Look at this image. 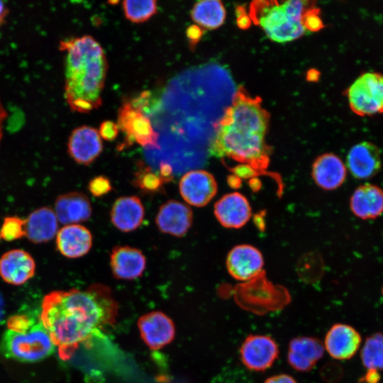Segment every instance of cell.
I'll list each match as a JSON object with an SVG mask.
<instances>
[{"label":"cell","mask_w":383,"mask_h":383,"mask_svg":"<svg viewBox=\"0 0 383 383\" xmlns=\"http://www.w3.org/2000/svg\"><path fill=\"white\" fill-rule=\"evenodd\" d=\"M4 315V301L0 293V321L3 318Z\"/></svg>","instance_id":"60d3db41"},{"label":"cell","mask_w":383,"mask_h":383,"mask_svg":"<svg viewBox=\"0 0 383 383\" xmlns=\"http://www.w3.org/2000/svg\"><path fill=\"white\" fill-rule=\"evenodd\" d=\"M346 164L355 178L371 179L378 174L382 167L379 148L370 141L357 143L349 150Z\"/></svg>","instance_id":"4fadbf2b"},{"label":"cell","mask_w":383,"mask_h":383,"mask_svg":"<svg viewBox=\"0 0 383 383\" xmlns=\"http://www.w3.org/2000/svg\"><path fill=\"white\" fill-rule=\"evenodd\" d=\"M88 189L92 195L99 197L108 194L112 189V186L108 177L97 176L89 182Z\"/></svg>","instance_id":"4dcf8cb0"},{"label":"cell","mask_w":383,"mask_h":383,"mask_svg":"<svg viewBox=\"0 0 383 383\" xmlns=\"http://www.w3.org/2000/svg\"><path fill=\"white\" fill-rule=\"evenodd\" d=\"M54 345L40 319L26 315L9 318L0 342L1 354L21 362H35L50 356Z\"/></svg>","instance_id":"277c9868"},{"label":"cell","mask_w":383,"mask_h":383,"mask_svg":"<svg viewBox=\"0 0 383 383\" xmlns=\"http://www.w3.org/2000/svg\"><path fill=\"white\" fill-rule=\"evenodd\" d=\"M361 342V335L355 328L347 324L336 323L328 331L324 347L333 358L344 360L356 354Z\"/></svg>","instance_id":"2e32d148"},{"label":"cell","mask_w":383,"mask_h":383,"mask_svg":"<svg viewBox=\"0 0 383 383\" xmlns=\"http://www.w3.org/2000/svg\"><path fill=\"white\" fill-rule=\"evenodd\" d=\"M119 128L117 123L105 121L100 125L99 135L106 140L112 141L117 137Z\"/></svg>","instance_id":"d6a6232c"},{"label":"cell","mask_w":383,"mask_h":383,"mask_svg":"<svg viewBox=\"0 0 383 383\" xmlns=\"http://www.w3.org/2000/svg\"><path fill=\"white\" fill-rule=\"evenodd\" d=\"M264 264L262 253L250 245H239L228 254L226 266L229 274L235 279L248 281L257 277Z\"/></svg>","instance_id":"5bb4252c"},{"label":"cell","mask_w":383,"mask_h":383,"mask_svg":"<svg viewBox=\"0 0 383 383\" xmlns=\"http://www.w3.org/2000/svg\"><path fill=\"white\" fill-rule=\"evenodd\" d=\"M264 383H297L291 376L286 374L272 376L266 379Z\"/></svg>","instance_id":"e575fe53"},{"label":"cell","mask_w":383,"mask_h":383,"mask_svg":"<svg viewBox=\"0 0 383 383\" xmlns=\"http://www.w3.org/2000/svg\"><path fill=\"white\" fill-rule=\"evenodd\" d=\"M346 95L355 114H383V74L375 72L362 73L347 89Z\"/></svg>","instance_id":"8992f818"},{"label":"cell","mask_w":383,"mask_h":383,"mask_svg":"<svg viewBox=\"0 0 383 383\" xmlns=\"http://www.w3.org/2000/svg\"><path fill=\"white\" fill-rule=\"evenodd\" d=\"M110 265L116 279L131 280L142 275L146 266V259L137 248L117 246L111 252Z\"/></svg>","instance_id":"44dd1931"},{"label":"cell","mask_w":383,"mask_h":383,"mask_svg":"<svg viewBox=\"0 0 383 383\" xmlns=\"http://www.w3.org/2000/svg\"><path fill=\"white\" fill-rule=\"evenodd\" d=\"M363 366L367 370L383 371V334L375 333L368 336L360 353Z\"/></svg>","instance_id":"4316f807"},{"label":"cell","mask_w":383,"mask_h":383,"mask_svg":"<svg viewBox=\"0 0 383 383\" xmlns=\"http://www.w3.org/2000/svg\"><path fill=\"white\" fill-rule=\"evenodd\" d=\"M118 309L111 289L94 284L84 290H57L46 294L40 319L60 357L67 360L80 345L113 326Z\"/></svg>","instance_id":"6da1fadb"},{"label":"cell","mask_w":383,"mask_h":383,"mask_svg":"<svg viewBox=\"0 0 383 383\" xmlns=\"http://www.w3.org/2000/svg\"><path fill=\"white\" fill-rule=\"evenodd\" d=\"M35 259L23 249L9 250L0 257V277L9 284H25L35 275Z\"/></svg>","instance_id":"8fae6325"},{"label":"cell","mask_w":383,"mask_h":383,"mask_svg":"<svg viewBox=\"0 0 383 383\" xmlns=\"http://www.w3.org/2000/svg\"><path fill=\"white\" fill-rule=\"evenodd\" d=\"M214 214L223 227L240 228L250 218L251 207L245 196L239 192H232L215 204Z\"/></svg>","instance_id":"e0dca14e"},{"label":"cell","mask_w":383,"mask_h":383,"mask_svg":"<svg viewBox=\"0 0 383 383\" xmlns=\"http://www.w3.org/2000/svg\"><path fill=\"white\" fill-rule=\"evenodd\" d=\"M319 11L310 7L306 10L302 16V24L304 28L311 31H317L323 27V22L319 17Z\"/></svg>","instance_id":"1f68e13d"},{"label":"cell","mask_w":383,"mask_h":383,"mask_svg":"<svg viewBox=\"0 0 383 383\" xmlns=\"http://www.w3.org/2000/svg\"><path fill=\"white\" fill-rule=\"evenodd\" d=\"M66 52L65 97L70 108L89 113L101 106L108 68L100 44L90 35L62 40Z\"/></svg>","instance_id":"3957f363"},{"label":"cell","mask_w":383,"mask_h":383,"mask_svg":"<svg viewBox=\"0 0 383 383\" xmlns=\"http://www.w3.org/2000/svg\"><path fill=\"white\" fill-rule=\"evenodd\" d=\"M287 1L282 4L274 1H257L251 4L250 18L260 25L272 40L285 43L299 38L305 32L302 16L306 3Z\"/></svg>","instance_id":"5b68a950"},{"label":"cell","mask_w":383,"mask_h":383,"mask_svg":"<svg viewBox=\"0 0 383 383\" xmlns=\"http://www.w3.org/2000/svg\"><path fill=\"white\" fill-rule=\"evenodd\" d=\"M53 210L58 222L65 225L86 221L92 213L89 198L83 193L77 192L58 196Z\"/></svg>","instance_id":"d6986e66"},{"label":"cell","mask_w":383,"mask_h":383,"mask_svg":"<svg viewBox=\"0 0 383 383\" xmlns=\"http://www.w3.org/2000/svg\"><path fill=\"white\" fill-rule=\"evenodd\" d=\"M268 113L258 98L239 90L232 105L218 123L210 151L218 157H227L262 170L268 162L265 136Z\"/></svg>","instance_id":"7a4b0ae2"},{"label":"cell","mask_w":383,"mask_h":383,"mask_svg":"<svg viewBox=\"0 0 383 383\" xmlns=\"http://www.w3.org/2000/svg\"><path fill=\"white\" fill-rule=\"evenodd\" d=\"M350 207L355 216L363 219H374L383 213V189L372 184L359 186L352 194Z\"/></svg>","instance_id":"cb8c5ba5"},{"label":"cell","mask_w":383,"mask_h":383,"mask_svg":"<svg viewBox=\"0 0 383 383\" xmlns=\"http://www.w3.org/2000/svg\"><path fill=\"white\" fill-rule=\"evenodd\" d=\"M117 125L125 134V145L136 143L144 148H158L159 134L154 130L149 118L131 101H125L118 109Z\"/></svg>","instance_id":"52a82bcc"},{"label":"cell","mask_w":383,"mask_h":383,"mask_svg":"<svg viewBox=\"0 0 383 383\" xmlns=\"http://www.w3.org/2000/svg\"><path fill=\"white\" fill-rule=\"evenodd\" d=\"M55 237L57 251L67 258L82 257L92 246V235L82 225H65L58 230Z\"/></svg>","instance_id":"ac0fdd59"},{"label":"cell","mask_w":383,"mask_h":383,"mask_svg":"<svg viewBox=\"0 0 383 383\" xmlns=\"http://www.w3.org/2000/svg\"><path fill=\"white\" fill-rule=\"evenodd\" d=\"M123 9L127 19L133 23H143L157 12L156 1H124Z\"/></svg>","instance_id":"f1b7e54d"},{"label":"cell","mask_w":383,"mask_h":383,"mask_svg":"<svg viewBox=\"0 0 383 383\" xmlns=\"http://www.w3.org/2000/svg\"><path fill=\"white\" fill-rule=\"evenodd\" d=\"M172 167L170 164L162 162L160 165V172L159 174L162 177V179L167 182H170L172 178Z\"/></svg>","instance_id":"8d00e7d4"},{"label":"cell","mask_w":383,"mask_h":383,"mask_svg":"<svg viewBox=\"0 0 383 383\" xmlns=\"http://www.w3.org/2000/svg\"><path fill=\"white\" fill-rule=\"evenodd\" d=\"M379 379V375L377 371L368 370L365 381L367 383H377Z\"/></svg>","instance_id":"74e56055"},{"label":"cell","mask_w":383,"mask_h":383,"mask_svg":"<svg viewBox=\"0 0 383 383\" xmlns=\"http://www.w3.org/2000/svg\"><path fill=\"white\" fill-rule=\"evenodd\" d=\"M26 237V219L17 216H6L0 227V240L11 242Z\"/></svg>","instance_id":"f546056e"},{"label":"cell","mask_w":383,"mask_h":383,"mask_svg":"<svg viewBox=\"0 0 383 383\" xmlns=\"http://www.w3.org/2000/svg\"><path fill=\"white\" fill-rule=\"evenodd\" d=\"M237 22L240 28H248L250 26L251 19L243 10L240 11V7L237 11Z\"/></svg>","instance_id":"d590c367"},{"label":"cell","mask_w":383,"mask_h":383,"mask_svg":"<svg viewBox=\"0 0 383 383\" xmlns=\"http://www.w3.org/2000/svg\"><path fill=\"white\" fill-rule=\"evenodd\" d=\"M191 16L201 28L215 29L223 24L226 18V10L219 1H200L194 4Z\"/></svg>","instance_id":"484cf974"},{"label":"cell","mask_w":383,"mask_h":383,"mask_svg":"<svg viewBox=\"0 0 383 383\" xmlns=\"http://www.w3.org/2000/svg\"><path fill=\"white\" fill-rule=\"evenodd\" d=\"M346 167L337 155L326 153L320 155L312 166V177L316 184L325 190L340 187L345 180Z\"/></svg>","instance_id":"7402d4cb"},{"label":"cell","mask_w":383,"mask_h":383,"mask_svg":"<svg viewBox=\"0 0 383 383\" xmlns=\"http://www.w3.org/2000/svg\"><path fill=\"white\" fill-rule=\"evenodd\" d=\"M8 13V9L6 8V6H5L3 1H0V26L4 22V19L6 17Z\"/></svg>","instance_id":"ab89813d"},{"label":"cell","mask_w":383,"mask_h":383,"mask_svg":"<svg viewBox=\"0 0 383 383\" xmlns=\"http://www.w3.org/2000/svg\"><path fill=\"white\" fill-rule=\"evenodd\" d=\"M26 219V238L32 243H47L56 236L58 220L52 209L42 206L31 211Z\"/></svg>","instance_id":"603a6c76"},{"label":"cell","mask_w":383,"mask_h":383,"mask_svg":"<svg viewBox=\"0 0 383 383\" xmlns=\"http://www.w3.org/2000/svg\"><path fill=\"white\" fill-rule=\"evenodd\" d=\"M184 200L192 206L202 207L208 204L217 192L214 177L206 170H192L184 174L179 184Z\"/></svg>","instance_id":"9c48e42d"},{"label":"cell","mask_w":383,"mask_h":383,"mask_svg":"<svg viewBox=\"0 0 383 383\" xmlns=\"http://www.w3.org/2000/svg\"><path fill=\"white\" fill-rule=\"evenodd\" d=\"M203 33L204 29L197 25H192L187 28L186 34L192 49L198 43Z\"/></svg>","instance_id":"836d02e7"},{"label":"cell","mask_w":383,"mask_h":383,"mask_svg":"<svg viewBox=\"0 0 383 383\" xmlns=\"http://www.w3.org/2000/svg\"><path fill=\"white\" fill-rule=\"evenodd\" d=\"M103 144L94 128L82 126L71 133L67 143L70 156L78 164L89 165L101 153Z\"/></svg>","instance_id":"7c38bea8"},{"label":"cell","mask_w":383,"mask_h":383,"mask_svg":"<svg viewBox=\"0 0 383 383\" xmlns=\"http://www.w3.org/2000/svg\"><path fill=\"white\" fill-rule=\"evenodd\" d=\"M140 335L152 350H159L170 343L175 335L173 321L161 311H152L138 321Z\"/></svg>","instance_id":"30bf717a"},{"label":"cell","mask_w":383,"mask_h":383,"mask_svg":"<svg viewBox=\"0 0 383 383\" xmlns=\"http://www.w3.org/2000/svg\"><path fill=\"white\" fill-rule=\"evenodd\" d=\"M7 113L0 99V143L3 135V124L6 118Z\"/></svg>","instance_id":"f35d334b"},{"label":"cell","mask_w":383,"mask_h":383,"mask_svg":"<svg viewBox=\"0 0 383 383\" xmlns=\"http://www.w3.org/2000/svg\"><path fill=\"white\" fill-rule=\"evenodd\" d=\"M110 216L111 223L116 228L122 232H131L143 223L145 209L138 196H122L113 203Z\"/></svg>","instance_id":"d4e9b609"},{"label":"cell","mask_w":383,"mask_h":383,"mask_svg":"<svg viewBox=\"0 0 383 383\" xmlns=\"http://www.w3.org/2000/svg\"><path fill=\"white\" fill-rule=\"evenodd\" d=\"M133 184L146 194H154L163 192L166 182L159 173L140 162L134 174Z\"/></svg>","instance_id":"83f0119b"},{"label":"cell","mask_w":383,"mask_h":383,"mask_svg":"<svg viewBox=\"0 0 383 383\" xmlns=\"http://www.w3.org/2000/svg\"><path fill=\"white\" fill-rule=\"evenodd\" d=\"M324 345L313 337H297L289 345L287 360L294 370L299 372L311 370L323 357Z\"/></svg>","instance_id":"ffe728a7"},{"label":"cell","mask_w":383,"mask_h":383,"mask_svg":"<svg viewBox=\"0 0 383 383\" xmlns=\"http://www.w3.org/2000/svg\"><path fill=\"white\" fill-rule=\"evenodd\" d=\"M192 218V209L187 205L172 199L160 207L155 223L162 233L182 237L191 228Z\"/></svg>","instance_id":"9a60e30c"},{"label":"cell","mask_w":383,"mask_h":383,"mask_svg":"<svg viewBox=\"0 0 383 383\" xmlns=\"http://www.w3.org/2000/svg\"><path fill=\"white\" fill-rule=\"evenodd\" d=\"M240 359L243 365L254 371L270 367L279 354L277 343L268 335H250L241 345Z\"/></svg>","instance_id":"ba28073f"}]
</instances>
